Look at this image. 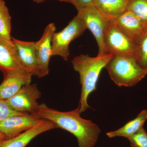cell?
Wrapping results in <instances>:
<instances>
[{"instance_id":"6da1fadb","label":"cell","mask_w":147,"mask_h":147,"mask_svg":"<svg viewBox=\"0 0 147 147\" xmlns=\"http://www.w3.org/2000/svg\"><path fill=\"white\" fill-rule=\"evenodd\" d=\"M37 114L41 118L53 122L57 127L74 135L79 147H94L98 141L100 128L91 121L82 118L78 107L68 112H60L41 103Z\"/></svg>"},{"instance_id":"7a4b0ae2","label":"cell","mask_w":147,"mask_h":147,"mask_svg":"<svg viewBox=\"0 0 147 147\" xmlns=\"http://www.w3.org/2000/svg\"><path fill=\"white\" fill-rule=\"evenodd\" d=\"M113 56V54H107L91 57L81 54L71 61L74 69L79 74L82 86L78 106L80 114L91 108L88 104V98L90 95L96 90L100 73Z\"/></svg>"},{"instance_id":"3957f363","label":"cell","mask_w":147,"mask_h":147,"mask_svg":"<svg viewBox=\"0 0 147 147\" xmlns=\"http://www.w3.org/2000/svg\"><path fill=\"white\" fill-rule=\"evenodd\" d=\"M110 78L119 87L135 86L147 76L134 57L114 55L106 65Z\"/></svg>"},{"instance_id":"277c9868","label":"cell","mask_w":147,"mask_h":147,"mask_svg":"<svg viewBox=\"0 0 147 147\" xmlns=\"http://www.w3.org/2000/svg\"><path fill=\"white\" fill-rule=\"evenodd\" d=\"M86 29L84 21L76 15L63 30L53 35L52 56H59L65 61L68 60L70 43L81 36Z\"/></svg>"},{"instance_id":"5b68a950","label":"cell","mask_w":147,"mask_h":147,"mask_svg":"<svg viewBox=\"0 0 147 147\" xmlns=\"http://www.w3.org/2000/svg\"><path fill=\"white\" fill-rule=\"evenodd\" d=\"M104 39L108 54L134 57L137 44L132 42L113 21H110L107 24Z\"/></svg>"},{"instance_id":"8992f818","label":"cell","mask_w":147,"mask_h":147,"mask_svg":"<svg viewBox=\"0 0 147 147\" xmlns=\"http://www.w3.org/2000/svg\"><path fill=\"white\" fill-rule=\"evenodd\" d=\"M77 15L84 21L87 28L93 35L98 47V55L108 54L104 42V34L110 21L103 18L94 6L77 10Z\"/></svg>"},{"instance_id":"52a82bcc","label":"cell","mask_w":147,"mask_h":147,"mask_svg":"<svg viewBox=\"0 0 147 147\" xmlns=\"http://www.w3.org/2000/svg\"><path fill=\"white\" fill-rule=\"evenodd\" d=\"M36 84L24 86L8 100L7 104L17 112L28 114L37 113L39 105L37 100L41 96Z\"/></svg>"},{"instance_id":"ba28073f","label":"cell","mask_w":147,"mask_h":147,"mask_svg":"<svg viewBox=\"0 0 147 147\" xmlns=\"http://www.w3.org/2000/svg\"><path fill=\"white\" fill-rule=\"evenodd\" d=\"M43 119L37 113L12 116L0 122V131L5 139H9L36 126Z\"/></svg>"},{"instance_id":"9c48e42d","label":"cell","mask_w":147,"mask_h":147,"mask_svg":"<svg viewBox=\"0 0 147 147\" xmlns=\"http://www.w3.org/2000/svg\"><path fill=\"white\" fill-rule=\"evenodd\" d=\"M21 65L27 73L40 78L44 77L37 58L35 42L24 41L11 37Z\"/></svg>"},{"instance_id":"30bf717a","label":"cell","mask_w":147,"mask_h":147,"mask_svg":"<svg viewBox=\"0 0 147 147\" xmlns=\"http://www.w3.org/2000/svg\"><path fill=\"white\" fill-rule=\"evenodd\" d=\"M0 71L4 76L16 72H26L21 65L12 39L9 40L1 37Z\"/></svg>"},{"instance_id":"8fae6325","label":"cell","mask_w":147,"mask_h":147,"mask_svg":"<svg viewBox=\"0 0 147 147\" xmlns=\"http://www.w3.org/2000/svg\"><path fill=\"white\" fill-rule=\"evenodd\" d=\"M56 30L55 24L50 23L46 26L40 39L35 42L36 54L44 76H47L50 72L49 63L52 57V39Z\"/></svg>"},{"instance_id":"7c38bea8","label":"cell","mask_w":147,"mask_h":147,"mask_svg":"<svg viewBox=\"0 0 147 147\" xmlns=\"http://www.w3.org/2000/svg\"><path fill=\"white\" fill-rule=\"evenodd\" d=\"M113 21L135 44L147 34L140 19L130 11L127 10Z\"/></svg>"},{"instance_id":"4fadbf2b","label":"cell","mask_w":147,"mask_h":147,"mask_svg":"<svg viewBox=\"0 0 147 147\" xmlns=\"http://www.w3.org/2000/svg\"><path fill=\"white\" fill-rule=\"evenodd\" d=\"M57 127L53 122L43 120L30 129L12 138L0 141V147H26L32 139L40 134L50 131Z\"/></svg>"},{"instance_id":"5bb4252c","label":"cell","mask_w":147,"mask_h":147,"mask_svg":"<svg viewBox=\"0 0 147 147\" xmlns=\"http://www.w3.org/2000/svg\"><path fill=\"white\" fill-rule=\"evenodd\" d=\"M32 75L24 72H16L4 76L0 85V99L7 100L16 94L24 86L30 84Z\"/></svg>"},{"instance_id":"9a60e30c","label":"cell","mask_w":147,"mask_h":147,"mask_svg":"<svg viewBox=\"0 0 147 147\" xmlns=\"http://www.w3.org/2000/svg\"><path fill=\"white\" fill-rule=\"evenodd\" d=\"M130 0H94L93 6L101 16L113 21L127 10Z\"/></svg>"},{"instance_id":"2e32d148","label":"cell","mask_w":147,"mask_h":147,"mask_svg":"<svg viewBox=\"0 0 147 147\" xmlns=\"http://www.w3.org/2000/svg\"><path fill=\"white\" fill-rule=\"evenodd\" d=\"M147 120V110H142L135 118L127 123L124 126L117 130L109 131L106 135L109 138L123 137L128 139L129 137L144 128Z\"/></svg>"},{"instance_id":"e0dca14e","label":"cell","mask_w":147,"mask_h":147,"mask_svg":"<svg viewBox=\"0 0 147 147\" xmlns=\"http://www.w3.org/2000/svg\"><path fill=\"white\" fill-rule=\"evenodd\" d=\"M11 17L4 0H0V37L11 40Z\"/></svg>"},{"instance_id":"ac0fdd59","label":"cell","mask_w":147,"mask_h":147,"mask_svg":"<svg viewBox=\"0 0 147 147\" xmlns=\"http://www.w3.org/2000/svg\"><path fill=\"white\" fill-rule=\"evenodd\" d=\"M127 10L137 16L147 31V0H130Z\"/></svg>"},{"instance_id":"d6986e66","label":"cell","mask_w":147,"mask_h":147,"mask_svg":"<svg viewBox=\"0 0 147 147\" xmlns=\"http://www.w3.org/2000/svg\"><path fill=\"white\" fill-rule=\"evenodd\" d=\"M134 58L142 68L147 70V34L137 43Z\"/></svg>"},{"instance_id":"ffe728a7","label":"cell","mask_w":147,"mask_h":147,"mask_svg":"<svg viewBox=\"0 0 147 147\" xmlns=\"http://www.w3.org/2000/svg\"><path fill=\"white\" fill-rule=\"evenodd\" d=\"M128 140L131 147H147V132L144 127Z\"/></svg>"},{"instance_id":"44dd1931","label":"cell","mask_w":147,"mask_h":147,"mask_svg":"<svg viewBox=\"0 0 147 147\" xmlns=\"http://www.w3.org/2000/svg\"><path fill=\"white\" fill-rule=\"evenodd\" d=\"M27 114L28 113H20L15 111L7 104L6 100L0 99V122L12 116Z\"/></svg>"},{"instance_id":"7402d4cb","label":"cell","mask_w":147,"mask_h":147,"mask_svg":"<svg viewBox=\"0 0 147 147\" xmlns=\"http://www.w3.org/2000/svg\"><path fill=\"white\" fill-rule=\"evenodd\" d=\"M66 1L73 5L78 10L93 6L94 0H66Z\"/></svg>"},{"instance_id":"603a6c76","label":"cell","mask_w":147,"mask_h":147,"mask_svg":"<svg viewBox=\"0 0 147 147\" xmlns=\"http://www.w3.org/2000/svg\"><path fill=\"white\" fill-rule=\"evenodd\" d=\"M32 1L33 2H34L36 3L40 4L44 2L46 0H32ZM57 1H59L61 2H66V0H57Z\"/></svg>"},{"instance_id":"cb8c5ba5","label":"cell","mask_w":147,"mask_h":147,"mask_svg":"<svg viewBox=\"0 0 147 147\" xmlns=\"http://www.w3.org/2000/svg\"><path fill=\"white\" fill-rule=\"evenodd\" d=\"M4 139H5V136L0 131V141Z\"/></svg>"}]
</instances>
